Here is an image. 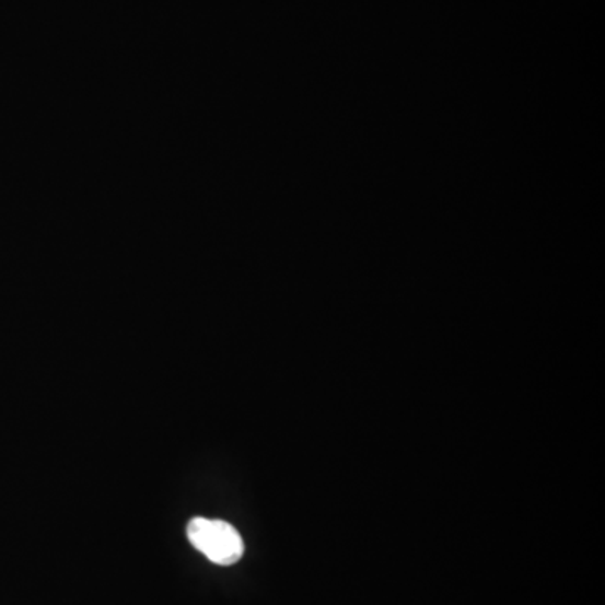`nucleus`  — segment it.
<instances>
[{"instance_id": "1", "label": "nucleus", "mask_w": 605, "mask_h": 605, "mask_svg": "<svg viewBox=\"0 0 605 605\" xmlns=\"http://www.w3.org/2000/svg\"><path fill=\"white\" fill-rule=\"evenodd\" d=\"M190 544L218 566H234L244 554L240 532L221 520L194 519L187 526Z\"/></svg>"}]
</instances>
